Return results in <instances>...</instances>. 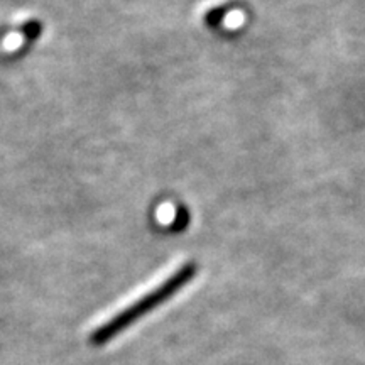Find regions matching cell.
Masks as SVG:
<instances>
[{
  "mask_svg": "<svg viewBox=\"0 0 365 365\" xmlns=\"http://www.w3.org/2000/svg\"><path fill=\"white\" fill-rule=\"evenodd\" d=\"M196 272L195 264H185V266L176 269L171 276H168L163 282H159L156 287L140 296L139 299L130 303L129 307L120 309L117 314H113L110 319L100 325L97 330L91 331L90 335V345L93 346H102L108 341L115 339L118 333L125 331L130 325H134L135 322H139L140 318L153 312L154 308H158L159 304L166 303L173 294H176L186 282L193 279Z\"/></svg>",
  "mask_w": 365,
  "mask_h": 365,
  "instance_id": "1",
  "label": "cell"
}]
</instances>
